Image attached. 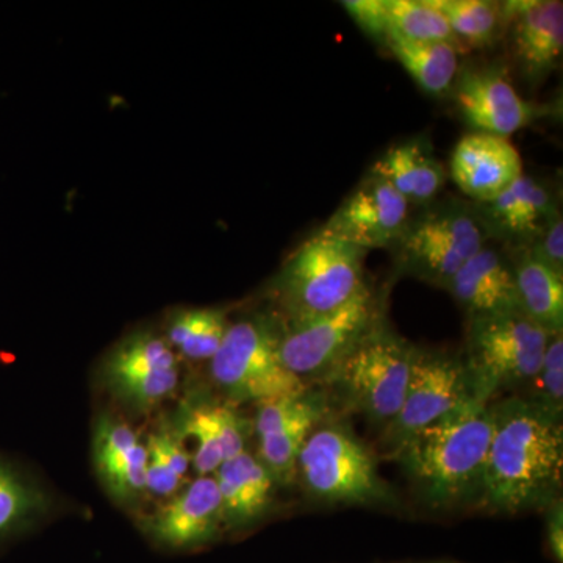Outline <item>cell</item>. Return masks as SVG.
<instances>
[{
	"instance_id": "obj_29",
	"label": "cell",
	"mask_w": 563,
	"mask_h": 563,
	"mask_svg": "<svg viewBox=\"0 0 563 563\" xmlns=\"http://www.w3.org/2000/svg\"><path fill=\"white\" fill-rule=\"evenodd\" d=\"M146 490L162 498H172L180 490L185 474L191 465L187 444L176 431L162 428L146 443Z\"/></svg>"
},
{
	"instance_id": "obj_22",
	"label": "cell",
	"mask_w": 563,
	"mask_h": 563,
	"mask_svg": "<svg viewBox=\"0 0 563 563\" xmlns=\"http://www.w3.org/2000/svg\"><path fill=\"white\" fill-rule=\"evenodd\" d=\"M509 257L521 312L551 335L562 333L563 274L537 258L528 246L514 247Z\"/></svg>"
},
{
	"instance_id": "obj_4",
	"label": "cell",
	"mask_w": 563,
	"mask_h": 563,
	"mask_svg": "<svg viewBox=\"0 0 563 563\" xmlns=\"http://www.w3.org/2000/svg\"><path fill=\"white\" fill-rule=\"evenodd\" d=\"M417 350L380 321L321 380L346 409L388 424L401 409Z\"/></svg>"
},
{
	"instance_id": "obj_23",
	"label": "cell",
	"mask_w": 563,
	"mask_h": 563,
	"mask_svg": "<svg viewBox=\"0 0 563 563\" xmlns=\"http://www.w3.org/2000/svg\"><path fill=\"white\" fill-rule=\"evenodd\" d=\"M329 404L321 391H309L306 404L290 421L261 437L258 461L277 485H290L298 476V461L310 433L328 415Z\"/></svg>"
},
{
	"instance_id": "obj_6",
	"label": "cell",
	"mask_w": 563,
	"mask_h": 563,
	"mask_svg": "<svg viewBox=\"0 0 563 563\" xmlns=\"http://www.w3.org/2000/svg\"><path fill=\"white\" fill-rule=\"evenodd\" d=\"M280 325L268 317L229 324L220 350L211 358V377L235 402L258 406L307 391L280 358Z\"/></svg>"
},
{
	"instance_id": "obj_36",
	"label": "cell",
	"mask_w": 563,
	"mask_h": 563,
	"mask_svg": "<svg viewBox=\"0 0 563 563\" xmlns=\"http://www.w3.org/2000/svg\"><path fill=\"white\" fill-rule=\"evenodd\" d=\"M439 563H444V562H439Z\"/></svg>"
},
{
	"instance_id": "obj_25",
	"label": "cell",
	"mask_w": 563,
	"mask_h": 563,
	"mask_svg": "<svg viewBox=\"0 0 563 563\" xmlns=\"http://www.w3.org/2000/svg\"><path fill=\"white\" fill-rule=\"evenodd\" d=\"M173 368L179 365L169 343L152 332H139L110 352L103 365V377L110 385Z\"/></svg>"
},
{
	"instance_id": "obj_27",
	"label": "cell",
	"mask_w": 563,
	"mask_h": 563,
	"mask_svg": "<svg viewBox=\"0 0 563 563\" xmlns=\"http://www.w3.org/2000/svg\"><path fill=\"white\" fill-rule=\"evenodd\" d=\"M466 51L487 49L503 35V7L487 0H429Z\"/></svg>"
},
{
	"instance_id": "obj_7",
	"label": "cell",
	"mask_w": 563,
	"mask_h": 563,
	"mask_svg": "<svg viewBox=\"0 0 563 563\" xmlns=\"http://www.w3.org/2000/svg\"><path fill=\"white\" fill-rule=\"evenodd\" d=\"M551 336L523 312L470 318L463 363L474 396L492 402L499 390L531 383L542 366Z\"/></svg>"
},
{
	"instance_id": "obj_10",
	"label": "cell",
	"mask_w": 563,
	"mask_h": 563,
	"mask_svg": "<svg viewBox=\"0 0 563 563\" xmlns=\"http://www.w3.org/2000/svg\"><path fill=\"white\" fill-rule=\"evenodd\" d=\"M473 399L477 398L463 358L417 350L401 409L385 431L388 443L396 450L413 433Z\"/></svg>"
},
{
	"instance_id": "obj_19",
	"label": "cell",
	"mask_w": 563,
	"mask_h": 563,
	"mask_svg": "<svg viewBox=\"0 0 563 563\" xmlns=\"http://www.w3.org/2000/svg\"><path fill=\"white\" fill-rule=\"evenodd\" d=\"M181 440H191L192 465L199 476H211L222 463L244 453L250 428L242 415L224 404L191 407L177 431Z\"/></svg>"
},
{
	"instance_id": "obj_34",
	"label": "cell",
	"mask_w": 563,
	"mask_h": 563,
	"mask_svg": "<svg viewBox=\"0 0 563 563\" xmlns=\"http://www.w3.org/2000/svg\"><path fill=\"white\" fill-rule=\"evenodd\" d=\"M529 250L537 258L547 263L554 272L563 274V220L562 214H555L544 231L537 236Z\"/></svg>"
},
{
	"instance_id": "obj_17",
	"label": "cell",
	"mask_w": 563,
	"mask_h": 563,
	"mask_svg": "<svg viewBox=\"0 0 563 563\" xmlns=\"http://www.w3.org/2000/svg\"><path fill=\"white\" fill-rule=\"evenodd\" d=\"M444 290L461 303L468 320L521 312L509 254L490 242L454 274Z\"/></svg>"
},
{
	"instance_id": "obj_26",
	"label": "cell",
	"mask_w": 563,
	"mask_h": 563,
	"mask_svg": "<svg viewBox=\"0 0 563 563\" xmlns=\"http://www.w3.org/2000/svg\"><path fill=\"white\" fill-rule=\"evenodd\" d=\"M51 509L49 495L43 488L0 461V539L24 531Z\"/></svg>"
},
{
	"instance_id": "obj_18",
	"label": "cell",
	"mask_w": 563,
	"mask_h": 563,
	"mask_svg": "<svg viewBox=\"0 0 563 563\" xmlns=\"http://www.w3.org/2000/svg\"><path fill=\"white\" fill-rule=\"evenodd\" d=\"M92 457L114 501L129 503L146 492L147 448L131 426L102 415L92 433Z\"/></svg>"
},
{
	"instance_id": "obj_1",
	"label": "cell",
	"mask_w": 563,
	"mask_h": 563,
	"mask_svg": "<svg viewBox=\"0 0 563 563\" xmlns=\"http://www.w3.org/2000/svg\"><path fill=\"white\" fill-rule=\"evenodd\" d=\"M493 435L476 495L493 512L547 509L563 476L562 415L532 399L493 404Z\"/></svg>"
},
{
	"instance_id": "obj_12",
	"label": "cell",
	"mask_w": 563,
	"mask_h": 563,
	"mask_svg": "<svg viewBox=\"0 0 563 563\" xmlns=\"http://www.w3.org/2000/svg\"><path fill=\"white\" fill-rule=\"evenodd\" d=\"M451 92L463 121L474 132L507 139L542 114L540 107L525 101L501 70L495 68L459 73Z\"/></svg>"
},
{
	"instance_id": "obj_14",
	"label": "cell",
	"mask_w": 563,
	"mask_h": 563,
	"mask_svg": "<svg viewBox=\"0 0 563 563\" xmlns=\"http://www.w3.org/2000/svg\"><path fill=\"white\" fill-rule=\"evenodd\" d=\"M146 532L169 550H195L221 536V496L213 476H199L146 520Z\"/></svg>"
},
{
	"instance_id": "obj_24",
	"label": "cell",
	"mask_w": 563,
	"mask_h": 563,
	"mask_svg": "<svg viewBox=\"0 0 563 563\" xmlns=\"http://www.w3.org/2000/svg\"><path fill=\"white\" fill-rule=\"evenodd\" d=\"M385 46L417 81L422 91L432 96L451 92L461 68L462 52L448 43H420L388 32Z\"/></svg>"
},
{
	"instance_id": "obj_9",
	"label": "cell",
	"mask_w": 563,
	"mask_h": 563,
	"mask_svg": "<svg viewBox=\"0 0 563 563\" xmlns=\"http://www.w3.org/2000/svg\"><path fill=\"white\" fill-rule=\"evenodd\" d=\"M380 321L379 301L366 284L333 312L280 325L282 362L303 383L322 379Z\"/></svg>"
},
{
	"instance_id": "obj_3",
	"label": "cell",
	"mask_w": 563,
	"mask_h": 563,
	"mask_svg": "<svg viewBox=\"0 0 563 563\" xmlns=\"http://www.w3.org/2000/svg\"><path fill=\"white\" fill-rule=\"evenodd\" d=\"M368 251L314 233L285 262L276 292L287 321L321 317L350 302L365 287Z\"/></svg>"
},
{
	"instance_id": "obj_2",
	"label": "cell",
	"mask_w": 563,
	"mask_h": 563,
	"mask_svg": "<svg viewBox=\"0 0 563 563\" xmlns=\"http://www.w3.org/2000/svg\"><path fill=\"white\" fill-rule=\"evenodd\" d=\"M493 426V404L473 399L404 440L395 454L429 503L450 506L476 495Z\"/></svg>"
},
{
	"instance_id": "obj_33",
	"label": "cell",
	"mask_w": 563,
	"mask_h": 563,
	"mask_svg": "<svg viewBox=\"0 0 563 563\" xmlns=\"http://www.w3.org/2000/svg\"><path fill=\"white\" fill-rule=\"evenodd\" d=\"M342 5L366 35L385 46V40L390 32L387 0H347Z\"/></svg>"
},
{
	"instance_id": "obj_31",
	"label": "cell",
	"mask_w": 563,
	"mask_h": 563,
	"mask_svg": "<svg viewBox=\"0 0 563 563\" xmlns=\"http://www.w3.org/2000/svg\"><path fill=\"white\" fill-rule=\"evenodd\" d=\"M179 377V368H173L135 379L120 380L107 387L113 393L114 398L143 412L166 401L176 391Z\"/></svg>"
},
{
	"instance_id": "obj_35",
	"label": "cell",
	"mask_w": 563,
	"mask_h": 563,
	"mask_svg": "<svg viewBox=\"0 0 563 563\" xmlns=\"http://www.w3.org/2000/svg\"><path fill=\"white\" fill-rule=\"evenodd\" d=\"M547 542L555 562L563 561V506L558 498L547 507Z\"/></svg>"
},
{
	"instance_id": "obj_16",
	"label": "cell",
	"mask_w": 563,
	"mask_h": 563,
	"mask_svg": "<svg viewBox=\"0 0 563 563\" xmlns=\"http://www.w3.org/2000/svg\"><path fill=\"white\" fill-rule=\"evenodd\" d=\"M476 210L490 240L495 236L514 247L531 244L561 213L550 187L526 174L493 201L476 203Z\"/></svg>"
},
{
	"instance_id": "obj_30",
	"label": "cell",
	"mask_w": 563,
	"mask_h": 563,
	"mask_svg": "<svg viewBox=\"0 0 563 563\" xmlns=\"http://www.w3.org/2000/svg\"><path fill=\"white\" fill-rule=\"evenodd\" d=\"M390 32L420 43H448L466 54L450 24L429 0H387Z\"/></svg>"
},
{
	"instance_id": "obj_20",
	"label": "cell",
	"mask_w": 563,
	"mask_h": 563,
	"mask_svg": "<svg viewBox=\"0 0 563 563\" xmlns=\"http://www.w3.org/2000/svg\"><path fill=\"white\" fill-rule=\"evenodd\" d=\"M224 528L257 523L272 507L276 481L254 455L244 453L222 463L214 473Z\"/></svg>"
},
{
	"instance_id": "obj_13",
	"label": "cell",
	"mask_w": 563,
	"mask_h": 563,
	"mask_svg": "<svg viewBox=\"0 0 563 563\" xmlns=\"http://www.w3.org/2000/svg\"><path fill=\"white\" fill-rule=\"evenodd\" d=\"M504 32L518 68L531 84L547 79L563 54V3L561 0H510L503 2Z\"/></svg>"
},
{
	"instance_id": "obj_5",
	"label": "cell",
	"mask_w": 563,
	"mask_h": 563,
	"mask_svg": "<svg viewBox=\"0 0 563 563\" xmlns=\"http://www.w3.org/2000/svg\"><path fill=\"white\" fill-rule=\"evenodd\" d=\"M488 242L490 235L476 207L450 199L410 214L391 250L402 273L444 288Z\"/></svg>"
},
{
	"instance_id": "obj_8",
	"label": "cell",
	"mask_w": 563,
	"mask_h": 563,
	"mask_svg": "<svg viewBox=\"0 0 563 563\" xmlns=\"http://www.w3.org/2000/svg\"><path fill=\"white\" fill-rule=\"evenodd\" d=\"M303 488L318 501L377 504L391 498L368 450L342 426H318L298 461Z\"/></svg>"
},
{
	"instance_id": "obj_21",
	"label": "cell",
	"mask_w": 563,
	"mask_h": 563,
	"mask_svg": "<svg viewBox=\"0 0 563 563\" xmlns=\"http://www.w3.org/2000/svg\"><path fill=\"white\" fill-rule=\"evenodd\" d=\"M369 172L387 180L410 206L435 201L448 179L443 163L420 136L393 144Z\"/></svg>"
},
{
	"instance_id": "obj_11",
	"label": "cell",
	"mask_w": 563,
	"mask_h": 563,
	"mask_svg": "<svg viewBox=\"0 0 563 563\" xmlns=\"http://www.w3.org/2000/svg\"><path fill=\"white\" fill-rule=\"evenodd\" d=\"M410 218V203L369 172L318 231L365 251L391 247Z\"/></svg>"
},
{
	"instance_id": "obj_15",
	"label": "cell",
	"mask_w": 563,
	"mask_h": 563,
	"mask_svg": "<svg viewBox=\"0 0 563 563\" xmlns=\"http://www.w3.org/2000/svg\"><path fill=\"white\" fill-rule=\"evenodd\" d=\"M451 179L476 203L493 201L523 176L520 152L504 136L472 132L455 144Z\"/></svg>"
},
{
	"instance_id": "obj_28",
	"label": "cell",
	"mask_w": 563,
	"mask_h": 563,
	"mask_svg": "<svg viewBox=\"0 0 563 563\" xmlns=\"http://www.w3.org/2000/svg\"><path fill=\"white\" fill-rule=\"evenodd\" d=\"M229 324L228 313L222 309L180 310L169 322V346L191 361H211L220 350Z\"/></svg>"
},
{
	"instance_id": "obj_32",
	"label": "cell",
	"mask_w": 563,
	"mask_h": 563,
	"mask_svg": "<svg viewBox=\"0 0 563 563\" xmlns=\"http://www.w3.org/2000/svg\"><path fill=\"white\" fill-rule=\"evenodd\" d=\"M531 383H537V396L532 401L562 415L563 407V336H551L544 351L542 366Z\"/></svg>"
}]
</instances>
